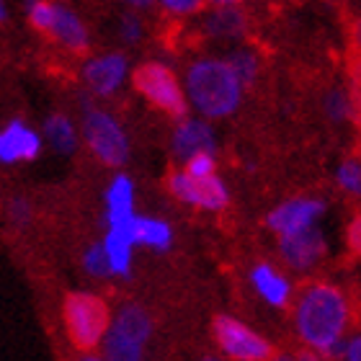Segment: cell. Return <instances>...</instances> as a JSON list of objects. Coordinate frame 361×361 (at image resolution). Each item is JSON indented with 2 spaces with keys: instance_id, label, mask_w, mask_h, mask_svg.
Instances as JSON below:
<instances>
[{
  "instance_id": "obj_31",
  "label": "cell",
  "mask_w": 361,
  "mask_h": 361,
  "mask_svg": "<svg viewBox=\"0 0 361 361\" xmlns=\"http://www.w3.org/2000/svg\"><path fill=\"white\" fill-rule=\"evenodd\" d=\"M163 8L171 11V13H191V11H199L202 3L199 0H166Z\"/></svg>"
},
{
  "instance_id": "obj_8",
  "label": "cell",
  "mask_w": 361,
  "mask_h": 361,
  "mask_svg": "<svg viewBox=\"0 0 361 361\" xmlns=\"http://www.w3.org/2000/svg\"><path fill=\"white\" fill-rule=\"evenodd\" d=\"M325 212V202L320 199H289V202L279 204L276 209L269 214V227L281 238L294 233H302L307 227H315L320 214Z\"/></svg>"
},
{
  "instance_id": "obj_37",
  "label": "cell",
  "mask_w": 361,
  "mask_h": 361,
  "mask_svg": "<svg viewBox=\"0 0 361 361\" xmlns=\"http://www.w3.org/2000/svg\"><path fill=\"white\" fill-rule=\"evenodd\" d=\"M271 361H297V356H289V354H281V356H274Z\"/></svg>"
},
{
  "instance_id": "obj_3",
  "label": "cell",
  "mask_w": 361,
  "mask_h": 361,
  "mask_svg": "<svg viewBox=\"0 0 361 361\" xmlns=\"http://www.w3.org/2000/svg\"><path fill=\"white\" fill-rule=\"evenodd\" d=\"M109 310L104 300H98L90 292H73L65 300V328H68L70 341L78 348L98 346L109 333Z\"/></svg>"
},
{
  "instance_id": "obj_22",
  "label": "cell",
  "mask_w": 361,
  "mask_h": 361,
  "mask_svg": "<svg viewBox=\"0 0 361 361\" xmlns=\"http://www.w3.org/2000/svg\"><path fill=\"white\" fill-rule=\"evenodd\" d=\"M225 62H227V68L233 70V75L238 78V83H240L243 88H245V85H253V80L258 78L261 62H258L256 52H250V49H235Z\"/></svg>"
},
{
  "instance_id": "obj_13",
  "label": "cell",
  "mask_w": 361,
  "mask_h": 361,
  "mask_svg": "<svg viewBox=\"0 0 361 361\" xmlns=\"http://www.w3.org/2000/svg\"><path fill=\"white\" fill-rule=\"evenodd\" d=\"M173 152L176 158L191 160L196 155H214V132L207 121L186 119L180 121L173 132Z\"/></svg>"
},
{
  "instance_id": "obj_2",
  "label": "cell",
  "mask_w": 361,
  "mask_h": 361,
  "mask_svg": "<svg viewBox=\"0 0 361 361\" xmlns=\"http://www.w3.org/2000/svg\"><path fill=\"white\" fill-rule=\"evenodd\" d=\"M183 93L196 111L212 119H222L240 106L243 85L238 83L225 60H199L188 68Z\"/></svg>"
},
{
  "instance_id": "obj_36",
  "label": "cell",
  "mask_w": 361,
  "mask_h": 361,
  "mask_svg": "<svg viewBox=\"0 0 361 361\" xmlns=\"http://www.w3.org/2000/svg\"><path fill=\"white\" fill-rule=\"evenodd\" d=\"M8 8H6V3H0V23H6L8 21Z\"/></svg>"
},
{
  "instance_id": "obj_25",
  "label": "cell",
  "mask_w": 361,
  "mask_h": 361,
  "mask_svg": "<svg viewBox=\"0 0 361 361\" xmlns=\"http://www.w3.org/2000/svg\"><path fill=\"white\" fill-rule=\"evenodd\" d=\"M26 16H29V23L34 29L49 31V23H52V16H54V3L31 0V3H26Z\"/></svg>"
},
{
  "instance_id": "obj_17",
  "label": "cell",
  "mask_w": 361,
  "mask_h": 361,
  "mask_svg": "<svg viewBox=\"0 0 361 361\" xmlns=\"http://www.w3.org/2000/svg\"><path fill=\"white\" fill-rule=\"evenodd\" d=\"M207 34L217 39H235L243 37L245 31V13L240 8L233 6V3H225V6L214 8L209 16H207Z\"/></svg>"
},
{
  "instance_id": "obj_26",
  "label": "cell",
  "mask_w": 361,
  "mask_h": 361,
  "mask_svg": "<svg viewBox=\"0 0 361 361\" xmlns=\"http://www.w3.org/2000/svg\"><path fill=\"white\" fill-rule=\"evenodd\" d=\"M83 266L90 276H96V279H104L111 274V266H109V258H106V253H104V245H90L83 256Z\"/></svg>"
},
{
  "instance_id": "obj_10",
  "label": "cell",
  "mask_w": 361,
  "mask_h": 361,
  "mask_svg": "<svg viewBox=\"0 0 361 361\" xmlns=\"http://www.w3.org/2000/svg\"><path fill=\"white\" fill-rule=\"evenodd\" d=\"M39 150H42V137L21 119H13L0 129V163L13 166L21 160H34Z\"/></svg>"
},
{
  "instance_id": "obj_15",
  "label": "cell",
  "mask_w": 361,
  "mask_h": 361,
  "mask_svg": "<svg viewBox=\"0 0 361 361\" xmlns=\"http://www.w3.org/2000/svg\"><path fill=\"white\" fill-rule=\"evenodd\" d=\"M250 281L256 286V292L261 294L269 305H274V307H284L286 302H289L292 286H289L286 276H281L274 266H269V264L256 266L253 274H250Z\"/></svg>"
},
{
  "instance_id": "obj_29",
  "label": "cell",
  "mask_w": 361,
  "mask_h": 361,
  "mask_svg": "<svg viewBox=\"0 0 361 361\" xmlns=\"http://www.w3.org/2000/svg\"><path fill=\"white\" fill-rule=\"evenodd\" d=\"M8 214H11V219H13L16 225H26L31 219V204L26 199H21V196H16L8 204Z\"/></svg>"
},
{
  "instance_id": "obj_14",
  "label": "cell",
  "mask_w": 361,
  "mask_h": 361,
  "mask_svg": "<svg viewBox=\"0 0 361 361\" xmlns=\"http://www.w3.org/2000/svg\"><path fill=\"white\" fill-rule=\"evenodd\" d=\"M47 34H52L62 47H68L70 52H85L88 49V29H85V23L80 21V16L75 11H70L65 6H57L54 3V16H52V23H49V31Z\"/></svg>"
},
{
  "instance_id": "obj_12",
  "label": "cell",
  "mask_w": 361,
  "mask_h": 361,
  "mask_svg": "<svg viewBox=\"0 0 361 361\" xmlns=\"http://www.w3.org/2000/svg\"><path fill=\"white\" fill-rule=\"evenodd\" d=\"M83 78L96 96H109V93H114L124 83V78H127V60H124V54L93 57V60L85 62Z\"/></svg>"
},
{
  "instance_id": "obj_11",
  "label": "cell",
  "mask_w": 361,
  "mask_h": 361,
  "mask_svg": "<svg viewBox=\"0 0 361 361\" xmlns=\"http://www.w3.org/2000/svg\"><path fill=\"white\" fill-rule=\"evenodd\" d=\"M135 183L127 176H116L106 188V222L109 230H124L132 235L135 225Z\"/></svg>"
},
{
  "instance_id": "obj_35",
  "label": "cell",
  "mask_w": 361,
  "mask_h": 361,
  "mask_svg": "<svg viewBox=\"0 0 361 361\" xmlns=\"http://www.w3.org/2000/svg\"><path fill=\"white\" fill-rule=\"evenodd\" d=\"M354 39H356V47H359V52H361V18L354 23Z\"/></svg>"
},
{
  "instance_id": "obj_20",
  "label": "cell",
  "mask_w": 361,
  "mask_h": 361,
  "mask_svg": "<svg viewBox=\"0 0 361 361\" xmlns=\"http://www.w3.org/2000/svg\"><path fill=\"white\" fill-rule=\"evenodd\" d=\"M44 137L49 147L54 152H60V155H70L78 147V129L65 114H52L44 121Z\"/></svg>"
},
{
  "instance_id": "obj_32",
  "label": "cell",
  "mask_w": 361,
  "mask_h": 361,
  "mask_svg": "<svg viewBox=\"0 0 361 361\" xmlns=\"http://www.w3.org/2000/svg\"><path fill=\"white\" fill-rule=\"evenodd\" d=\"M348 245L354 253L361 256V217H356L351 225H348Z\"/></svg>"
},
{
  "instance_id": "obj_16",
  "label": "cell",
  "mask_w": 361,
  "mask_h": 361,
  "mask_svg": "<svg viewBox=\"0 0 361 361\" xmlns=\"http://www.w3.org/2000/svg\"><path fill=\"white\" fill-rule=\"evenodd\" d=\"M114 333H119L124 338L135 341V343H147L152 333V323H150V315L145 312L142 307H137V305H127V307L119 310V315L114 317V323L109 325Z\"/></svg>"
},
{
  "instance_id": "obj_30",
  "label": "cell",
  "mask_w": 361,
  "mask_h": 361,
  "mask_svg": "<svg viewBox=\"0 0 361 361\" xmlns=\"http://www.w3.org/2000/svg\"><path fill=\"white\" fill-rule=\"evenodd\" d=\"M351 106H354V114L361 119V60L354 62V70H351Z\"/></svg>"
},
{
  "instance_id": "obj_6",
  "label": "cell",
  "mask_w": 361,
  "mask_h": 361,
  "mask_svg": "<svg viewBox=\"0 0 361 361\" xmlns=\"http://www.w3.org/2000/svg\"><path fill=\"white\" fill-rule=\"evenodd\" d=\"M214 338L222 354L235 361H266L271 356L269 341L230 315L214 317Z\"/></svg>"
},
{
  "instance_id": "obj_28",
  "label": "cell",
  "mask_w": 361,
  "mask_h": 361,
  "mask_svg": "<svg viewBox=\"0 0 361 361\" xmlns=\"http://www.w3.org/2000/svg\"><path fill=\"white\" fill-rule=\"evenodd\" d=\"M119 34L127 44H135V42L142 39V21L135 13H124L119 21Z\"/></svg>"
},
{
  "instance_id": "obj_27",
  "label": "cell",
  "mask_w": 361,
  "mask_h": 361,
  "mask_svg": "<svg viewBox=\"0 0 361 361\" xmlns=\"http://www.w3.org/2000/svg\"><path fill=\"white\" fill-rule=\"evenodd\" d=\"M214 168H217L214 155H196L186 163L183 173L194 176V178H209V176H214Z\"/></svg>"
},
{
  "instance_id": "obj_7",
  "label": "cell",
  "mask_w": 361,
  "mask_h": 361,
  "mask_svg": "<svg viewBox=\"0 0 361 361\" xmlns=\"http://www.w3.org/2000/svg\"><path fill=\"white\" fill-rule=\"evenodd\" d=\"M168 186L173 191L176 199L191 204V207H199V209H212L217 212L222 207H227V186L217 176H209V178H194L188 173H173Z\"/></svg>"
},
{
  "instance_id": "obj_34",
  "label": "cell",
  "mask_w": 361,
  "mask_h": 361,
  "mask_svg": "<svg viewBox=\"0 0 361 361\" xmlns=\"http://www.w3.org/2000/svg\"><path fill=\"white\" fill-rule=\"evenodd\" d=\"M297 361H323V359H320L315 351H302V354L297 356Z\"/></svg>"
},
{
  "instance_id": "obj_19",
  "label": "cell",
  "mask_w": 361,
  "mask_h": 361,
  "mask_svg": "<svg viewBox=\"0 0 361 361\" xmlns=\"http://www.w3.org/2000/svg\"><path fill=\"white\" fill-rule=\"evenodd\" d=\"M132 240L135 245H147V248L155 250H168L171 243H173V230L168 222L163 219H152V217H135V225H132Z\"/></svg>"
},
{
  "instance_id": "obj_38",
  "label": "cell",
  "mask_w": 361,
  "mask_h": 361,
  "mask_svg": "<svg viewBox=\"0 0 361 361\" xmlns=\"http://www.w3.org/2000/svg\"><path fill=\"white\" fill-rule=\"evenodd\" d=\"M80 361H104V359H101V356H93V354H88V356H83V359H80Z\"/></svg>"
},
{
  "instance_id": "obj_39",
  "label": "cell",
  "mask_w": 361,
  "mask_h": 361,
  "mask_svg": "<svg viewBox=\"0 0 361 361\" xmlns=\"http://www.w3.org/2000/svg\"><path fill=\"white\" fill-rule=\"evenodd\" d=\"M202 361H219V359H202Z\"/></svg>"
},
{
  "instance_id": "obj_5",
  "label": "cell",
  "mask_w": 361,
  "mask_h": 361,
  "mask_svg": "<svg viewBox=\"0 0 361 361\" xmlns=\"http://www.w3.org/2000/svg\"><path fill=\"white\" fill-rule=\"evenodd\" d=\"M135 88L163 111L173 114V116L186 114V96H183L178 80L160 62H145L135 70Z\"/></svg>"
},
{
  "instance_id": "obj_9",
  "label": "cell",
  "mask_w": 361,
  "mask_h": 361,
  "mask_svg": "<svg viewBox=\"0 0 361 361\" xmlns=\"http://www.w3.org/2000/svg\"><path fill=\"white\" fill-rule=\"evenodd\" d=\"M281 256L294 271H307L325 256V238L317 227H307L302 233L286 235L279 240Z\"/></svg>"
},
{
  "instance_id": "obj_24",
  "label": "cell",
  "mask_w": 361,
  "mask_h": 361,
  "mask_svg": "<svg viewBox=\"0 0 361 361\" xmlns=\"http://www.w3.org/2000/svg\"><path fill=\"white\" fill-rule=\"evenodd\" d=\"M336 178H338V186L343 188L346 194L361 196V163H356V160L341 163Z\"/></svg>"
},
{
  "instance_id": "obj_23",
  "label": "cell",
  "mask_w": 361,
  "mask_h": 361,
  "mask_svg": "<svg viewBox=\"0 0 361 361\" xmlns=\"http://www.w3.org/2000/svg\"><path fill=\"white\" fill-rule=\"evenodd\" d=\"M323 109L333 121H346L354 116V106H351V96L343 88H331L323 98Z\"/></svg>"
},
{
  "instance_id": "obj_4",
  "label": "cell",
  "mask_w": 361,
  "mask_h": 361,
  "mask_svg": "<svg viewBox=\"0 0 361 361\" xmlns=\"http://www.w3.org/2000/svg\"><path fill=\"white\" fill-rule=\"evenodd\" d=\"M83 137L90 152L96 155L101 163L111 168H119L129 158V140L124 129L111 114L101 111V109H85L83 116Z\"/></svg>"
},
{
  "instance_id": "obj_1",
  "label": "cell",
  "mask_w": 361,
  "mask_h": 361,
  "mask_svg": "<svg viewBox=\"0 0 361 361\" xmlns=\"http://www.w3.org/2000/svg\"><path fill=\"white\" fill-rule=\"evenodd\" d=\"M348 325V302L341 289L331 284L307 286L297 305V331L310 351L328 354L343 341Z\"/></svg>"
},
{
  "instance_id": "obj_33",
  "label": "cell",
  "mask_w": 361,
  "mask_h": 361,
  "mask_svg": "<svg viewBox=\"0 0 361 361\" xmlns=\"http://www.w3.org/2000/svg\"><path fill=\"white\" fill-rule=\"evenodd\" d=\"M346 356L348 361H361V336H356L354 341L346 343Z\"/></svg>"
},
{
  "instance_id": "obj_18",
  "label": "cell",
  "mask_w": 361,
  "mask_h": 361,
  "mask_svg": "<svg viewBox=\"0 0 361 361\" xmlns=\"http://www.w3.org/2000/svg\"><path fill=\"white\" fill-rule=\"evenodd\" d=\"M101 245H104V253L109 258L111 274L129 276V271H132V248H135L132 235L124 233V230H109Z\"/></svg>"
},
{
  "instance_id": "obj_21",
  "label": "cell",
  "mask_w": 361,
  "mask_h": 361,
  "mask_svg": "<svg viewBox=\"0 0 361 361\" xmlns=\"http://www.w3.org/2000/svg\"><path fill=\"white\" fill-rule=\"evenodd\" d=\"M104 361H145V346L109 328L104 338Z\"/></svg>"
}]
</instances>
